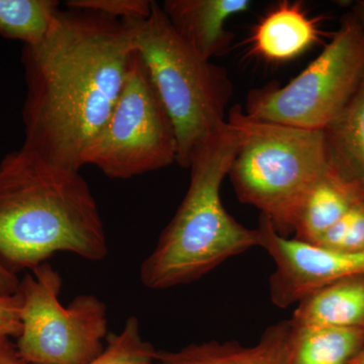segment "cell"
<instances>
[{"instance_id":"6da1fadb","label":"cell","mask_w":364,"mask_h":364,"mask_svg":"<svg viewBox=\"0 0 364 364\" xmlns=\"http://www.w3.org/2000/svg\"><path fill=\"white\" fill-rule=\"evenodd\" d=\"M133 51L126 21L61 9L42 43L23 46V147L55 164L82 168L85 150L121 95Z\"/></svg>"},{"instance_id":"7a4b0ae2","label":"cell","mask_w":364,"mask_h":364,"mask_svg":"<svg viewBox=\"0 0 364 364\" xmlns=\"http://www.w3.org/2000/svg\"><path fill=\"white\" fill-rule=\"evenodd\" d=\"M59 252L107 257L100 208L80 170L21 146L0 161V261L11 272H30Z\"/></svg>"},{"instance_id":"3957f363","label":"cell","mask_w":364,"mask_h":364,"mask_svg":"<svg viewBox=\"0 0 364 364\" xmlns=\"http://www.w3.org/2000/svg\"><path fill=\"white\" fill-rule=\"evenodd\" d=\"M237 145L236 133L227 123L193 158L188 191L141 264L144 287L165 291L186 286L227 260L260 247L258 228L242 225L222 203L223 181L229 174Z\"/></svg>"},{"instance_id":"277c9868","label":"cell","mask_w":364,"mask_h":364,"mask_svg":"<svg viewBox=\"0 0 364 364\" xmlns=\"http://www.w3.org/2000/svg\"><path fill=\"white\" fill-rule=\"evenodd\" d=\"M227 123L238 141L228 174L234 193L277 233L291 236L301 203L329 165L324 132L255 121L240 105L230 109Z\"/></svg>"},{"instance_id":"5b68a950","label":"cell","mask_w":364,"mask_h":364,"mask_svg":"<svg viewBox=\"0 0 364 364\" xmlns=\"http://www.w3.org/2000/svg\"><path fill=\"white\" fill-rule=\"evenodd\" d=\"M134 50L142 57L176 130V162L188 168L200 148L227 124L233 85L226 69L188 45L171 26L161 4L150 16L124 21Z\"/></svg>"},{"instance_id":"8992f818","label":"cell","mask_w":364,"mask_h":364,"mask_svg":"<svg viewBox=\"0 0 364 364\" xmlns=\"http://www.w3.org/2000/svg\"><path fill=\"white\" fill-rule=\"evenodd\" d=\"M364 76V26L349 11L329 44L284 86L250 91L246 116L255 121L323 131L339 116Z\"/></svg>"},{"instance_id":"52a82bcc","label":"cell","mask_w":364,"mask_h":364,"mask_svg":"<svg viewBox=\"0 0 364 364\" xmlns=\"http://www.w3.org/2000/svg\"><path fill=\"white\" fill-rule=\"evenodd\" d=\"M63 279L43 263L21 279V332L16 349L30 364H86L104 351L109 336L105 301L95 294L60 301Z\"/></svg>"},{"instance_id":"ba28073f","label":"cell","mask_w":364,"mask_h":364,"mask_svg":"<svg viewBox=\"0 0 364 364\" xmlns=\"http://www.w3.org/2000/svg\"><path fill=\"white\" fill-rule=\"evenodd\" d=\"M176 130L141 55L134 50L121 95L91 141L82 166L112 179H130L176 162Z\"/></svg>"},{"instance_id":"9c48e42d","label":"cell","mask_w":364,"mask_h":364,"mask_svg":"<svg viewBox=\"0 0 364 364\" xmlns=\"http://www.w3.org/2000/svg\"><path fill=\"white\" fill-rule=\"evenodd\" d=\"M258 230L260 248L275 265L269 296L277 308L296 306L306 294L336 280L364 275V251L338 252L282 236L262 215Z\"/></svg>"},{"instance_id":"30bf717a","label":"cell","mask_w":364,"mask_h":364,"mask_svg":"<svg viewBox=\"0 0 364 364\" xmlns=\"http://www.w3.org/2000/svg\"><path fill=\"white\" fill-rule=\"evenodd\" d=\"M251 6L249 0H166L161 4L176 33L210 61L231 47L234 35L227 30L228 20Z\"/></svg>"},{"instance_id":"8fae6325","label":"cell","mask_w":364,"mask_h":364,"mask_svg":"<svg viewBox=\"0 0 364 364\" xmlns=\"http://www.w3.org/2000/svg\"><path fill=\"white\" fill-rule=\"evenodd\" d=\"M294 326L291 320L267 327L252 345L236 340L191 343L177 350H159L153 364H289Z\"/></svg>"},{"instance_id":"7c38bea8","label":"cell","mask_w":364,"mask_h":364,"mask_svg":"<svg viewBox=\"0 0 364 364\" xmlns=\"http://www.w3.org/2000/svg\"><path fill=\"white\" fill-rule=\"evenodd\" d=\"M318 20L301 2L282 1L254 28L251 53L273 63L301 56L320 39Z\"/></svg>"},{"instance_id":"4fadbf2b","label":"cell","mask_w":364,"mask_h":364,"mask_svg":"<svg viewBox=\"0 0 364 364\" xmlns=\"http://www.w3.org/2000/svg\"><path fill=\"white\" fill-rule=\"evenodd\" d=\"M364 203L358 182L329 161L327 169L309 191L294 221V238L314 244L352 208Z\"/></svg>"},{"instance_id":"5bb4252c","label":"cell","mask_w":364,"mask_h":364,"mask_svg":"<svg viewBox=\"0 0 364 364\" xmlns=\"http://www.w3.org/2000/svg\"><path fill=\"white\" fill-rule=\"evenodd\" d=\"M289 320L296 327L364 330V275L336 280L306 294Z\"/></svg>"},{"instance_id":"9a60e30c","label":"cell","mask_w":364,"mask_h":364,"mask_svg":"<svg viewBox=\"0 0 364 364\" xmlns=\"http://www.w3.org/2000/svg\"><path fill=\"white\" fill-rule=\"evenodd\" d=\"M323 132L329 161L364 191V76L343 111Z\"/></svg>"},{"instance_id":"2e32d148","label":"cell","mask_w":364,"mask_h":364,"mask_svg":"<svg viewBox=\"0 0 364 364\" xmlns=\"http://www.w3.org/2000/svg\"><path fill=\"white\" fill-rule=\"evenodd\" d=\"M293 326L289 364H350L364 345V330Z\"/></svg>"},{"instance_id":"e0dca14e","label":"cell","mask_w":364,"mask_h":364,"mask_svg":"<svg viewBox=\"0 0 364 364\" xmlns=\"http://www.w3.org/2000/svg\"><path fill=\"white\" fill-rule=\"evenodd\" d=\"M55 0H0V36L36 46L46 39L58 18Z\"/></svg>"},{"instance_id":"ac0fdd59","label":"cell","mask_w":364,"mask_h":364,"mask_svg":"<svg viewBox=\"0 0 364 364\" xmlns=\"http://www.w3.org/2000/svg\"><path fill=\"white\" fill-rule=\"evenodd\" d=\"M158 351L143 338L139 318L131 316L121 332L109 333L104 351L86 364H153Z\"/></svg>"},{"instance_id":"d6986e66","label":"cell","mask_w":364,"mask_h":364,"mask_svg":"<svg viewBox=\"0 0 364 364\" xmlns=\"http://www.w3.org/2000/svg\"><path fill=\"white\" fill-rule=\"evenodd\" d=\"M314 245L338 252L364 251V203L352 208Z\"/></svg>"},{"instance_id":"ffe728a7","label":"cell","mask_w":364,"mask_h":364,"mask_svg":"<svg viewBox=\"0 0 364 364\" xmlns=\"http://www.w3.org/2000/svg\"><path fill=\"white\" fill-rule=\"evenodd\" d=\"M153 1L148 0H70L67 9L105 14L119 21L144 20L150 16Z\"/></svg>"},{"instance_id":"44dd1931","label":"cell","mask_w":364,"mask_h":364,"mask_svg":"<svg viewBox=\"0 0 364 364\" xmlns=\"http://www.w3.org/2000/svg\"><path fill=\"white\" fill-rule=\"evenodd\" d=\"M20 296H0V341L18 338L21 332Z\"/></svg>"},{"instance_id":"7402d4cb","label":"cell","mask_w":364,"mask_h":364,"mask_svg":"<svg viewBox=\"0 0 364 364\" xmlns=\"http://www.w3.org/2000/svg\"><path fill=\"white\" fill-rule=\"evenodd\" d=\"M21 279L0 261V296H9L18 294Z\"/></svg>"},{"instance_id":"603a6c76","label":"cell","mask_w":364,"mask_h":364,"mask_svg":"<svg viewBox=\"0 0 364 364\" xmlns=\"http://www.w3.org/2000/svg\"><path fill=\"white\" fill-rule=\"evenodd\" d=\"M0 364H30L23 360L11 339L0 341Z\"/></svg>"},{"instance_id":"cb8c5ba5","label":"cell","mask_w":364,"mask_h":364,"mask_svg":"<svg viewBox=\"0 0 364 364\" xmlns=\"http://www.w3.org/2000/svg\"><path fill=\"white\" fill-rule=\"evenodd\" d=\"M350 11L364 26V0H358L354 2L351 6Z\"/></svg>"},{"instance_id":"d4e9b609","label":"cell","mask_w":364,"mask_h":364,"mask_svg":"<svg viewBox=\"0 0 364 364\" xmlns=\"http://www.w3.org/2000/svg\"><path fill=\"white\" fill-rule=\"evenodd\" d=\"M350 364H364V345Z\"/></svg>"}]
</instances>
